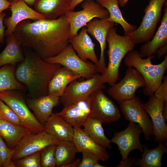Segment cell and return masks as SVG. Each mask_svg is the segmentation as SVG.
Segmentation results:
<instances>
[{"mask_svg":"<svg viewBox=\"0 0 167 167\" xmlns=\"http://www.w3.org/2000/svg\"><path fill=\"white\" fill-rule=\"evenodd\" d=\"M70 26L65 15L52 20H24L14 34L21 46L31 49L45 60L62 52L69 44Z\"/></svg>","mask_w":167,"mask_h":167,"instance_id":"1","label":"cell"},{"mask_svg":"<svg viewBox=\"0 0 167 167\" xmlns=\"http://www.w3.org/2000/svg\"><path fill=\"white\" fill-rule=\"evenodd\" d=\"M24 55V60L16 68V79L28 89L30 98L47 95L49 82L61 65L46 62L34 51H25Z\"/></svg>","mask_w":167,"mask_h":167,"instance_id":"2","label":"cell"},{"mask_svg":"<svg viewBox=\"0 0 167 167\" xmlns=\"http://www.w3.org/2000/svg\"><path fill=\"white\" fill-rule=\"evenodd\" d=\"M116 30V28L113 27L108 32L106 38L108 63L105 70L101 74V82L111 86L118 79L119 67L123 59L129 51L134 49L135 45L128 36L117 34Z\"/></svg>","mask_w":167,"mask_h":167,"instance_id":"3","label":"cell"},{"mask_svg":"<svg viewBox=\"0 0 167 167\" xmlns=\"http://www.w3.org/2000/svg\"><path fill=\"white\" fill-rule=\"evenodd\" d=\"M152 56L144 59L139 52L134 49L129 51L124 57L125 65L136 69L143 78L145 84L143 94L147 96L154 94L162 82L167 68V55L163 61L157 64L152 63Z\"/></svg>","mask_w":167,"mask_h":167,"instance_id":"4","label":"cell"},{"mask_svg":"<svg viewBox=\"0 0 167 167\" xmlns=\"http://www.w3.org/2000/svg\"><path fill=\"white\" fill-rule=\"evenodd\" d=\"M0 99L7 105L19 118L23 126L32 133L44 130L43 125L40 123L30 110L25 99L20 92L16 90L0 92Z\"/></svg>","mask_w":167,"mask_h":167,"instance_id":"5","label":"cell"},{"mask_svg":"<svg viewBox=\"0 0 167 167\" xmlns=\"http://www.w3.org/2000/svg\"><path fill=\"white\" fill-rule=\"evenodd\" d=\"M167 0H150L139 27L127 35L135 44L145 43L154 36L161 16L162 7Z\"/></svg>","mask_w":167,"mask_h":167,"instance_id":"6","label":"cell"},{"mask_svg":"<svg viewBox=\"0 0 167 167\" xmlns=\"http://www.w3.org/2000/svg\"><path fill=\"white\" fill-rule=\"evenodd\" d=\"M82 10L77 11H67L64 15L70 26V38L78 34L79 30L93 19H108V11L93 0L82 2Z\"/></svg>","mask_w":167,"mask_h":167,"instance_id":"7","label":"cell"},{"mask_svg":"<svg viewBox=\"0 0 167 167\" xmlns=\"http://www.w3.org/2000/svg\"><path fill=\"white\" fill-rule=\"evenodd\" d=\"M45 61L52 64H60L87 79L98 73L96 65L82 59L70 44L60 53Z\"/></svg>","mask_w":167,"mask_h":167,"instance_id":"8","label":"cell"},{"mask_svg":"<svg viewBox=\"0 0 167 167\" xmlns=\"http://www.w3.org/2000/svg\"><path fill=\"white\" fill-rule=\"evenodd\" d=\"M105 88L104 84L101 80V74L98 73L85 80H75L68 85L60 97V103L64 106H67L85 100L95 91Z\"/></svg>","mask_w":167,"mask_h":167,"instance_id":"9","label":"cell"},{"mask_svg":"<svg viewBox=\"0 0 167 167\" xmlns=\"http://www.w3.org/2000/svg\"><path fill=\"white\" fill-rule=\"evenodd\" d=\"M145 85L144 80L140 73L133 67L128 66L124 77L119 82L111 86L107 92L120 104L135 97L137 89L144 88Z\"/></svg>","mask_w":167,"mask_h":167,"instance_id":"10","label":"cell"},{"mask_svg":"<svg viewBox=\"0 0 167 167\" xmlns=\"http://www.w3.org/2000/svg\"><path fill=\"white\" fill-rule=\"evenodd\" d=\"M60 141L44 130L37 133H29L23 137L14 148L15 152L12 160L40 151L49 145H57Z\"/></svg>","mask_w":167,"mask_h":167,"instance_id":"11","label":"cell"},{"mask_svg":"<svg viewBox=\"0 0 167 167\" xmlns=\"http://www.w3.org/2000/svg\"><path fill=\"white\" fill-rule=\"evenodd\" d=\"M120 104L125 119L138 124L141 128L146 140H149L150 136L153 135L152 122L140 98L135 96Z\"/></svg>","mask_w":167,"mask_h":167,"instance_id":"12","label":"cell"},{"mask_svg":"<svg viewBox=\"0 0 167 167\" xmlns=\"http://www.w3.org/2000/svg\"><path fill=\"white\" fill-rule=\"evenodd\" d=\"M89 97L91 117L108 124L117 122L119 119L121 115L118 108L105 94L102 89L95 91Z\"/></svg>","mask_w":167,"mask_h":167,"instance_id":"13","label":"cell"},{"mask_svg":"<svg viewBox=\"0 0 167 167\" xmlns=\"http://www.w3.org/2000/svg\"><path fill=\"white\" fill-rule=\"evenodd\" d=\"M142 133V130L138 124L130 122L125 129L114 133L110 142L117 145L122 156V160L127 158L133 150L137 149L143 152V145L139 139Z\"/></svg>","mask_w":167,"mask_h":167,"instance_id":"14","label":"cell"},{"mask_svg":"<svg viewBox=\"0 0 167 167\" xmlns=\"http://www.w3.org/2000/svg\"><path fill=\"white\" fill-rule=\"evenodd\" d=\"M148 97V101L143 104V107L151 118L155 140L167 143V126L162 113L164 101L154 94Z\"/></svg>","mask_w":167,"mask_h":167,"instance_id":"15","label":"cell"},{"mask_svg":"<svg viewBox=\"0 0 167 167\" xmlns=\"http://www.w3.org/2000/svg\"><path fill=\"white\" fill-rule=\"evenodd\" d=\"M10 8L11 15L3 19L4 24L7 27L5 32L6 37L12 34L18 24L22 21L29 19L33 21L46 19L42 15L22 0L11 3Z\"/></svg>","mask_w":167,"mask_h":167,"instance_id":"16","label":"cell"},{"mask_svg":"<svg viewBox=\"0 0 167 167\" xmlns=\"http://www.w3.org/2000/svg\"><path fill=\"white\" fill-rule=\"evenodd\" d=\"M115 23L108 20L95 19L85 26L88 33L92 35L99 43L101 49L100 59L96 66L98 73H102L106 66L105 61V51L106 47V38L109 30L114 27Z\"/></svg>","mask_w":167,"mask_h":167,"instance_id":"17","label":"cell"},{"mask_svg":"<svg viewBox=\"0 0 167 167\" xmlns=\"http://www.w3.org/2000/svg\"><path fill=\"white\" fill-rule=\"evenodd\" d=\"M89 97L64 106L62 110L57 114L73 128L81 127L91 116Z\"/></svg>","mask_w":167,"mask_h":167,"instance_id":"18","label":"cell"},{"mask_svg":"<svg viewBox=\"0 0 167 167\" xmlns=\"http://www.w3.org/2000/svg\"><path fill=\"white\" fill-rule=\"evenodd\" d=\"M72 140L77 152L87 151L96 155L100 161H105L109 158L105 148L90 137L80 127H75Z\"/></svg>","mask_w":167,"mask_h":167,"instance_id":"19","label":"cell"},{"mask_svg":"<svg viewBox=\"0 0 167 167\" xmlns=\"http://www.w3.org/2000/svg\"><path fill=\"white\" fill-rule=\"evenodd\" d=\"M69 41L82 59L84 61L89 59L97 65L99 59L95 51L96 45L88 35L85 27H83L77 35L70 38Z\"/></svg>","mask_w":167,"mask_h":167,"instance_id":"20","label":"cell"},{"mask_svg":"<svg viewBox=\"0 0 167 167\" xmlns=\"http://www.w3.org/2000/svg\"><path fill=\"white\" fill-rule=\"evenodd\" d=\"M60 97L47 95L36 98H28L26 102L37 120L43 124L53 113V108L60 103Z\"/></svg>","mask_w":167,"mask_h":167,"instance_id":"21","label":"cell"},{"mask_svg":"<svg viewBox=\"0 0 167 167\" xmlns=\"http://www.w3.org/2000/svg\"><path fill=\"white\" fill-rule=\"evenodd\" d=\"M167 45V6L164 10L161 24L152 39L141 46L139 53L143 58L148 57L156 53L160 48Z\"/></svg>","mask_w":167,"mask_h":167,"instance_id":"22","label":"cell"},{"mask_svg":"<svg viewBox=\"0 0 167 167\" xmlns=\"http://www.w3.org/2000/svg\"><path fill=\"white\" fill-rule=\"evenodd\" d=\"M81 76L62 66L55 72L48 85L47 95L61 96L71 82Z\"/></svg>","mask_w":167,"mask_h":167,"instance_id":"23","label":"cell"},{"mask_svg":"<svg viewBox=\"0 0 167 167\" xmlns=\"http://www.w3.org/2000/svg\"><path fill=\"white\" fill-rule=\"evenodd\" d=\"M43 125L48 134L61 140L72 141L74 128L57 113H53Z\"/></svg>","mask_w":167,"mask_h":167,"instance_id":"24","label":"cell"},{"mask_svg":"<svg viewBox=\"0 0 167 167\" xmlns=\"http://www.w3.org/2000/svg\"><path fill=\"white\" fill-rule=\"evenodd\" d=\"M71 0H37L35 10L46 19L52 20L64 15L68 11Z\"/></svg>","mask_w":167,"mask_h":167,"instance_id":"25","label":"cell"},{"mask_svg":"<svg viewBox=\"0 0 167 167\" xmlns=\"http://www.w3.org/2000/svg\"><path fill=\"white\" fill-rule=\"evenodd\" d=\"M6 37V45L0 54V67L7 64H16L23 61L25 58L21 45L14 33Z\"/></svg>","mask_w":167,"mask_h":167,"instance_id":"26","label":"cell"},{"mask_svg":"<svg viewBox=\"0 0 167 167\" xmlns=\"http://www.w3.org/2000/svg\"><path fill=\"white\" fill-rule=\"evenodd\" d=\"M32 133L28 129L0 118V136L9 147L13 149L26 135Z\"/></svg>","mask_w":167,"mask_h":167,"instance_id":"27","label":"cell"},{"mask_svg":"<svg viewBox=\"0 0 167 167\" xmlns=\"http://www.w3.org/2000/svg\"><path fill=\"white\" fill-rule=\"evenodd\" d=\"M156 147L149 149L146 144L143 145L142 158L138 159L135 165L140 167H161V159L164 153H167L166 146L159 142Z\"/></svg>","mask_w":167,"mask_h":167,"instance_id":"28","label":"cell"},{"mask_svg":"<svg viewBox=\"0 0 167 167\" xmlns=\"http://www.w3.org/2000/svg\"><path fill=\"white\" fill-rule=\"evenodd\" d=\"M96 2L108 11L109 14L108 20L122 26L124 35H128L137 28L136 26L128 23L124 19L119 8L118 0H96Z\"/></svg>","mask_w":167,"mask_h":167,"instance_id":"29","label":"cell"},{"mask_svg":"<svg viewBox=\"0 0 167 167\" xmlns=\"http://www.w3.org/2000/svg\"><path fill=\"white\" fill-rule=\"evenodd\" d=\"M16 64H7L0 67V92L8 90L24 91L26 87L16 79Z\"/></svg>","mask_w":167,"mask_h":167,"instance_id":"30","label":"cell"},{"mask_svg":"<svg viewBox=\"0 0 167 167\" xmlns=\"http://www.w3.org/2000/svg\"><path fill=\"white\" fill-rule=\"evenodd\" d=\"M102 123L99 120L90 117L83 125V130L97 143L106 148H110L111 145L110 140L105 135Z\"/></svg>","mask_w":167,"mask_h":167,"instance_id":"31","label":"cell"},{"mask_svg":"<svg viewBox=\"0 0 167 167\" xmlns=\"http://www.w3.org/2000/svg\"><path fill=\"white\" fill-rule=\"evenodd\" d=\"M76 152L72 141L61 140L57 145L55 150L56 166L64 167L75 160Z\"/></svg>","mask_w":167,"mask_h":167,"instance_id":"32","label":"cell"},{"mask_svg":"<svg viewBox=\"0 0 167 167\" xmlns=\"http://www.w3.org/2000/svg\"><path fill=\"white\" fill-rule=\"evenodd\" d=\"M14 148H10L0 136V167H15L12 158Z\"/></svg>","mask_w":167,"mask_h":167,"instance_id":"33","label":"cell"},{"mask_svg":"<svg viewBox=\"0 0 167 167\" xmlns=\"http://www.w3.org/2000/svg\"><path fill=\"white\" fill-rule=\"evenodd\" d=\"M56 144L49 145L41 151L40 159L41 167L56 166L55 150Z\"/></svg>","mask_w":167,"mask_h":167,"instance_id":"34","label":"cell"},{"mask_svg":"<svg viewBox=\"0 0 167 167\" xmlns=\"http://www.w3.org/2000/svg\"><path fill=\"white\" fill-rule=\"evenodd\" d=\"M41 151L35 152L21 159L14 161L16 167H41Z\"/></svg>","mask_w":167,"mask_h":167,"instance_id":"35","label":"cell"},{"mask_svg":"<svg viewBox=\"0 0 167 167\" xmlns=\"http://www.w3.org/2000/svg\"><path fill=\"white\" fill-rule=\"evenodd\" d=\"M0 118L14 124L22 126L21 121L17 115L10 107L0 99Z\"/></svg>","mask_w":167,"mask_h":167,"instance_id":"36","label":"cell"},{"mask_svg":"<svg viewBox=\"0 0 167 167\" xmlns=\"http://www.w3.org/2000/svg\"><path fill=\"white\" fill-rule=\"evenodd\" d=\"M83 157L78 167H94L100 160L94 153L88 152H82Z\"/></svg>","mask_w":167,"mask_h":167,"instance_id":"37","label":"cell"},{"mask_svg":"<svg viewBox=\"0 0 167 167\" xmlns=\"http://www.w3.org/2000/svg\"><path fill=\"white\" fill-rule=\"evenodd\" d=\"M163 81L156 89L154 94L158 99L163 101H167V76H164Z\"/></svg>","mask_w":167,"mask_h":167,"instance_id":"38","label":"cell"},{"mask_svg":"<svg viewBox=\"0 0 167 167\" xmlns=\"http://www.w3.org/2000/svg\"><path fill=\"white\" fill-rule=\"evenodd\" d=\"M138 158L137 157H128L120 161L117 167H131L135 165Z\"/></svg>","mask_w":167,"mask_h":167,"instance_id":"39","label":"cell"},{"mask_svg":"<svg viewBox=\"0 0 167 167\" xmlns=\"http://www.w3.org/2000/svg\"><path fill=\"white\" fill-rule=\"evenodd\" d=\"M6 16V14L4 12L0 13V43L3 44L4 43V37L5 36V28L6 27L4 25L3 19Z\"/></svg>","mask_w":167,"mask_h":167,"instance_id":"40","label":"cell"},{"mask_svg":"<svg viewBox=\"0 0 167 167\" xmlns=\"http://www.w3.org/2000/svg\"><path fill=\"white\" fill-rule=\"evenodd\" d=\"M11 3L7 0H0V13L10 7Z\"/></svg>","mask_w":167,"mask_h":167,"instance_id":"41","label":"cell"},{"mask_svg":"<svg viewBox=\"0 0 167 167\" xmlns=\"http://www.w3.org/2000/svg\"><path fill=\"white\" fill-rule=\"evenodd\" d=\"M85 0H71L68 11H74L78 5Z\"/></svg>","mask_w":167,"mask_h":167,"instance_id":"42","label":"cell"},{"mask_svg":"<svg viewBox=\"0 0 167 167\" xmlns=\"http://www.w3.org/2000/svg\"><path fill=\"white\" fill-rule=\"evenodd\" d=\"M167 45L159 49L156 51L157 56L158 58H161L163 55L167 53Z\"/></svg>","mask_w":167,"mask_h":167,"instance_id":"43","label":"cell"},{"mask_svg":"<svg viewBox=\"0 0 167 167\" xmlns=\"http://www.w3.org/2000/svg\"><path fill=\"white\" fill-rule=\"evenodd\" d=\"M81 160L77 159L71 162L66 165L64 167H77L79 166L81 162Z\"/></svg>","mask_w":167,"mask_h":167,"instance_id":"44","label":"cell"},{"mask_svg":"<svg viewBox=\"0 0 167 167\" xmlns=\"http://www.w3.org/2000/svg\"><path fill=\"white\" fill-rule=\"evenodd\" d=\"M19 0H22L30 6H34L37 0H8L11 3L17 1Z\"/></svg>","mask_w":167,"mask_h":167,"instance_id":"45","label":"cell"},{"mask_svg":"<svg viewBox=\"0 0 167 167\" xmlns=\"http://www.w3.org/2000/svg\"><path fill=\"white\" fill-rule=\"evenodd\" d=\"M162 113L164 118L166 121L167 120V101L164 102Z\"/></svg>","mask_w":167,"mask_h":167,"instance_id":"46","label":"cell"},{"mask_svg":"<svg viewBox=\"0 0 167 167\" xmlns=\"http://www.w3.org/2000/svg\"><path fill=\"white\" fill-rule=\"evenodd\" d=\"M119 5L121 7H124L126 5L127 3L129 0H118Z\"/></svg>","mask_w":167,"mask_h":167,"instance_id":"47","label":"cell"},{"mask_svg":"<svg viewBox=\"0 0 167 167\" xmlns=\"http://www.w3.org/2000/svg\"><path fill=\"white\" fill-rule=\"evenodd\" d=\"M1 44L0 43V47L1 46Z\"/></svg>","mask_w":167,"mask_h":167,"instance_id":"48","label":"cell"}]
</instances>
